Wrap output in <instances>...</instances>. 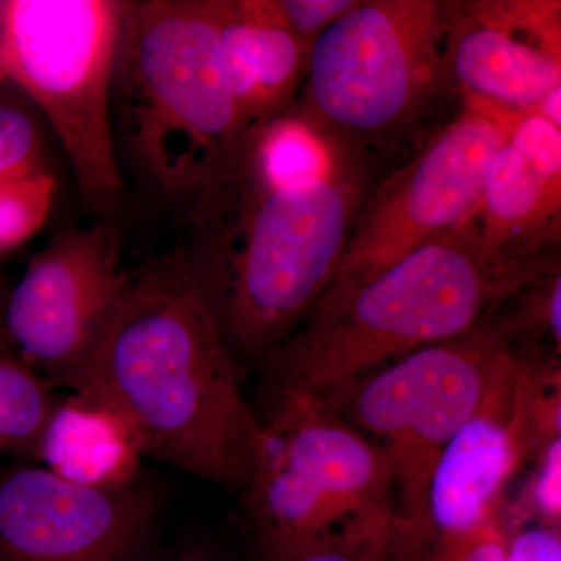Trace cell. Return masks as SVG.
<instances>
[{
	"label": "cell",
	"mask_w": 561,
	"mask_h": 561,
	"mask_svg": "<svg viewBox=\"0 0 561 561\" xmlns=\"http://www.w3.org/2000/svg\"><path fill=\"white\" fill-rule=\"evenodd\" d=\"M124 0L0 2V62L50 122L81 201L117 219L128 191L114 157L110 90Z\"/></svg>",
	"instance_id": "7"
},
{
	"label": "cell",
	"mask_w": 561,
	"mask_h": 561,
	"mask_svg": "<svg viewBox=\"0 0 561 561\" xmlns=\"http://www.w3.org/2000/svg\"><path fill=\"white\" fill-rule=\"evenodd\" d=\"M3 79H7V77H5V72H3L2 62H0V81H2Z\"/></svg>",
	"instance_id": "27"
},
{
	"label": "cell",
	"mask_w": 561,
	"mask_h": 561,
	"mask_svg": "<svg viewBox=\"0 0 561 561\" xmlns=\"http://www.w3.org/2000/svg\"><path fill=\"white\" fill-rule=\"evenodd\" d=\"M507 537L496 516L474 529L435 538L424 561H505Z\"/></svg>",
	"instance_id": "24"
},
{
	"label": "cell",
	"mask_w": 561,
	"mask_h": 561,
	"mask_svg": "<svg viewBox=\"0 0 561 561\" xmlns=\"http://www.w3.org/2000/svg\"><path fill=\"white\" fill-rule=\"evenodd\" d=\"M505 561H561L560 527L531 526L508 534Z\"/></svg>",
	"instance_id": "25"
},
{
	"label": "cell",
	"mask_w": 561,
	"mask_h": 561,
	"mask_svg": "<svg viewBox=\"0 0 561 561\" xmlns=\"http://www.w3.org/2000/svg\"><path fill=\"white\" fill-rule=\"evenodd\" d=\"M516 359L435 465L427 494L431 546L442 535L474 529L500 516L505 489L523 470L511 431Z\"/></svg>",
	"instance_id": "14"
},
{
	"label": "cell",
	"mask_w": 561,
	"mask_h": 561,
	"mask_svg": "<svg viewBox=\"0 0 561 561\" xmlns=\"http://www.w3.org/2000/svg\"><path fill=\"white\" fill-rule=\"evenodd\" d=\"M357 0H251L267 22L312 44L328 25L356 5Z\"/></svg>",
	"instance_id": "22"
},
{
	"label": "cell",
	"mask_w": 561,
	"mask_h": 561,
	"mask_svg": "<svg viewBox=\"0 0 561 561\" xmlns=\"http://www.w3.org/2000/svg\"><path fill=\"white\" fill-rule=\"evenodd\" d=\"M66 393L119 421L142 459L245 490L260 421L176 245L131 265L102 345Z\"/></svg>",
	"instance_id": "1"
},
{
	"label": "cell",
	"mask_w": 561,
	"mask_h": 561,
	"mask_svg": "<svg viewBox=\"0 0 561 561\" xmlns=\"http://www.w3.org/2000/svg\"><path fill=\"white\" fill-rule=\"evenodd\" d=\"M127 191L183 219L241 142L219 0H124L110 90Z\"/></svg>",
	"instance_id": "3"
},
{
	"label": "cell",
	"mask_w": 561,
	"mask_h": 561,
	"mask_svg": "<svg viewBox=\"0 0 561 561\" xmlns=\"http://www.w3.org/2000/svg\"><path fill=\"white\" fill-rule=\"evenodd\" d=\"M442 41L449 81L470 105L538 113L561 90L560 2H443Z\"/></svg>",
	"instance_id": "12"
},
{
	"label": "cell",
	"mask_w": 561,
	"mask_h": 561,
	"mask_svg": "<svg viewBox=\"0 0 561 561\" xmlns=\"http://www.w3.org/2000/svg\"><path fill=\"white\" fill-rule=\"evenodd\" d=\"M560 265L494 256L472 220L353 289L323 295L261 357L272 389L327 394L413 351L459 337Z\"/></svg>",
	"instance_id": "4"
},
{
	"label": "cell",
	"mask_w": 561,
	"mask_h": 561,
	"mask_svg": "<svg viewBox=\"0 0 561 561\" xmlns=\"http://www.w3.org/2000/svg\"><path fill=\"white\" fill-rule=\"evenodd\" d=\"M225 72L243 131L284 116L305 83L306 43L262 20L251 0H219Z\"/></svg>",
	"instance_id": "15"
},
{
	"label": "cell",
	"mask_w": 561,
	"mask_h": 561,
	"mask_svg": "<svg viewBox=\"0 0 561 561\" xmlns=\"http://www.w3.org/2000/svg\"><path fill=\"white\" fill-rule=\"evenodd\" d=\"M172 561H210L209 557L206 556L205 552L201 551V549L192 548L186 549V551H183L179 553V556L175 557Z\"/></svg>",
	"instance_id": "26"
},
{
	"label": "cell",
	"mask_w": 561,
	"mask_h": 561,
	"mask_svg": "<svg viewBox=\"0 0 561 561\" xmlns=\"http://www.w3.org/2000/svg\"><path fill=\"white\" fill-rule=\"evenodd\" d=\"M442 5L357 0L313 41L287 113L324 142L362 153L408 130L449 81Z\"/></svg>",
	"instance_id": "6"
},
{
	"label": "cell",
	"mask_w": 561,
	"mask_h": 561,
	"mask_svg": "<svg viewBox=\"0 0 561 561\" xmlns=\"http://www.w3.org/2000/svg\"><path fill=\"white\" fill-rule=\"evenodd\" d=\"M257 421L260 456L243 490L256 560L393 508L389 456L327 398L272 389Z\"/></svg>",
	"instance_id": "8"
},
{
	"label": "cell",
	"mask_w": 561,
	"mask_h": 561,
	"mask_svg": "<svg viewBox=\"0 0 561 561\" xmlns=\"http://www.w3.org/2000/svg\"><path fill=\"white\" fill-rule=\"evenodd\" d=\"M494 256L548 268L561 236V128L537 111L511 116L507 138L483 175L471 217Z\"/></svg>",
	"instance_id": "13"
},
{
	"label": "cell",
	"mask_w": 561,
	"mask_h": 561,
	"mask_svg": "<svg viewBox=\"0 0 561 561\" xmlns=\"http://www.w3.org/2000/svg\"><path fill=\"white\" fill-rule=\"evenodd\" d=\"M161 511L153 483L66 481L44 467L0 472V561H139Z\"/></svg>",
	"instance_id": "11"
},
{
	"label": "cell",
	"mask_w": 561,
	"mask_h": 561,
	"mask_svg": "<svg viewBox=\"0 0 561 561\" xmlns=\"http://www.w3.org/2000/svg\"><path fill=\"white\" fill-rule=\"evenodd\" d=\"M46 169L43 142L31 114L0 101V176Z\"/></svg>",
	"instance_id": "23"
},
{
	"label": "cell",
	"mask_w": 561,
	"mask_h": 561,
	"mask_svg": "<svg viewBox=\"0 0 561 561\" xmlns=\"http://www.w3.org/2000/svg\"><path fill=\"white\" fill-rule=\"evenodd\" d=\"M560 365L556 356L519 353L516 359L511 431L523 470L561 440Z\"/></svg>",
	"instance_id": "17"
},
{
	"label": "cell",
	"mask_w": 561,
	"mask_h": 561,
	"mask_svg": "<svg viewBox=\"0 0 561 561\" xmlns=\"http://www.w3.org/2000/svg\"><path fill=\"white\" fill-rule=\"evenodd\" d=\"M142 457L119 421L62 394L43 442L41 467L88 486H121L139 478Z\"/></svg>",
	"instance_id": "16"
},
{
	"label": "cell",
	"mask_w": 561,
	"mask_h": 561,
	"mask_svg": "<svg viewBox=\"0 0 561 561\" xmlns=\"http://www.w3.org/2000/svg\"><path fill=\"white\" fill-rule=\"evenodd\" d=\"M529 479L518 500L501 511V523L507 534L524 524L560 527L561 519V440L553 442L531 463Z\"/></svg>",
	"instance_id": "21"
},
{
	"label": "cell",
	"mask_w": 561,
	"mask_h": 561,
	"mask_svg": "<svg viewBox=\"0 0 561 561\" xmlns=\"http://www.w3.org/2000/svg\"><path fill=\"white\" fill-rule=\"evenodd\" d=\"M508 127L511 116L467 103L411 161L367 194L323 295L353 289L467 224L481 201L486 165Z\"/></svg>",
	"instance_id": "9"
},
{
	"label": "cell",
	"mask_w": 561,
	"mask_h": 561,
	"mask_svg": "<svg viewBox=\"0 0 561 561\" xmlns=\"http://www.w3.org/2000/svg\"><path fill=\"white\" fill-rule=\"evenodd\" d=\"M130 276L117 219L61 228L11 291V354L55 390L68 391L102 345Z\"/></svg>",
	"instance_id": "10"
},
{
	"label": "cell",
	"mask_w": 561,
	"mask_h": 561,
	"mask_svg": "<svg viewBox=\"0 0 561 561\" xmlns=\"http://www.w3.org/2000/svg\"><path fill=\"white\" fill-rule=\"evenodd\" d=\"M331 146L324 171L279 184L245 131L179 221L176 249L232 357L260 360L335 278L368 183L365 153Z\"/></svg>",
	"instance_id": "2"
},
{
	"label": "cell",
	"mask_w": 561,
	"mask_h": 561,
	"mask_svg": "<svg viewBox=\"0 0 561 561\" xmlns=\"http://www.w3.org/2000/svg\"><path fill=\"white\" fill-rule=\"evenodd\" d=\"M393 508L365 513L339 529L256 561H391Z\"/></svg>",
	"instance_id": "19"
},
{
	"label": "cell",
	"mask_w": 561,
	"mask_h": 561,
	"mask_svg": "<svg viewBox=\"0 0 561 561\" xmlns=\"http://www.w3.org/2000/svg\"><path fill=\"white\" fill-rule=\"evenodd\" d=\"M515 339L491 313L459 337L424 346L320 397L389 456L393 474L391 561L431 549L427 494L435 465L516 359Z\"/></svg>",
	"instance_id": "5"
},
{
	"label": "cell",
	"mask_w": 561,
	"mask_h": 561,
	"mask_svg": "<svg viewBox=\"0 0 561 561\" xmlns=\"http://www.w3.org/2000/svg\"><path fill=\"white\" fill-rule=\"evenodd\" d=\"M57 181L47 169L0 176V251L38 232L54 206Z\"/></svg>",
	"instance_id": "20"
},
{
	"label": "cell",
	"mask_w": 561,
	"mask_h": 561,
	"mask_svg": "<svg viewBox=\"0 0 561 561\" xmlns=\"http://www.w3.org/2000/svg\"><path fill=\"white\" fill-rule=\"evenodd\" d=\"M57 391L0 350V456L38 461L44 432L62 398Z\"/></svg>",
	"instance_id": "18"
}]
</instances>
